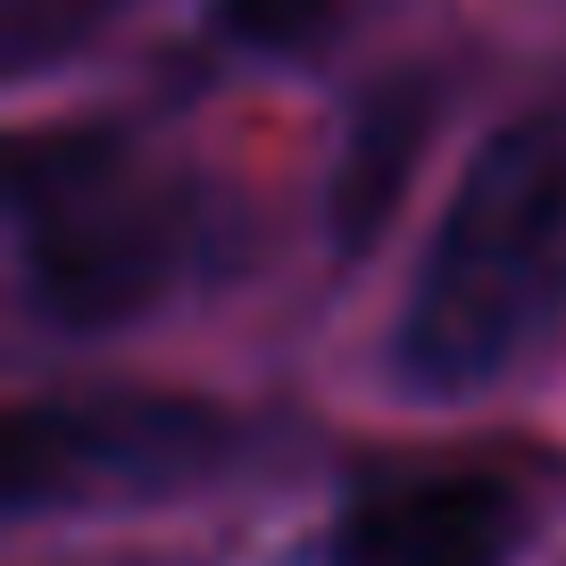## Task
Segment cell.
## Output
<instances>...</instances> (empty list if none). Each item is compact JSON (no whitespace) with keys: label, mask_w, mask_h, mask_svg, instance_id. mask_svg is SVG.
<instances>
[{"label":"cell","mask_w":566,"mask_h":566,"mask_svg":"<svg viewBox=\"0 0 566 566\" xmlns=\"http://www.w3.org/2000/svg\"><path fill=\"white\" fill-rule=\"evenodd\" d=\"M233 424L192 400L108 391V400H42L9 424V492L18 509H108L200 483L226 459Z\"/></svg>","instance_id":"3957f363"},{"label":"cell","mask_w":566,"mask_h":566,"mask_svg":"<svg viewBox=\"0 0 566 566\" xmlns=\"http://www.w3.org/2000/svg\"><path fill=\"white\" fill-rule=\"evenodd\" d=\"M566 325V108L509 117L417 259L391 367L424 400L492 391Z\"/></svg>","instance_id":"6da1fadb"},{"label":"cell","mask_w":566,"mask_h":566,"mask_svg":"<svg viewBox=\"0 0 566 566\" xmlns=\"http://www.w3.org/2000/svg\"><path fill=\"white\" fill-rule=\"evenodd\" d=\"M533 509L500 467H384L334 509L308 566H509Z\"/></svg>","instance_id":"277c9868"},{"label":"cell","mask_w":566,"mask_h":566,"mask_svg":"<svg viewBox=\"0 0 566 566\" xmlns=\"http://www.w3.org/2000/svg\"><path fill=\"white\" fill-rule=\"evenodd\" d=\"M18 283L51 325H125L200 283L233 217L200 176L117 134L25 142L9 176Z\"/></svg>","instance_id":"7a4b0ae2"}]
</instances>
